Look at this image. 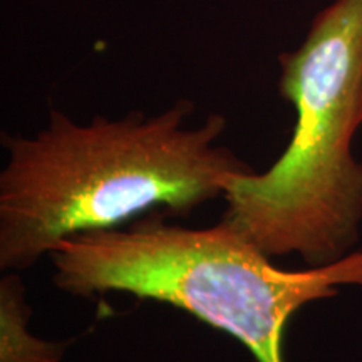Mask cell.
I'll return each mask as SVG.
<instances>
[{
    "mask_svg": "<svg viewBox=\"0 0 362 362\" xmlns=\"http://www.w3.org/2000/svg\"><path fill=\"white\" fill-rule=\"evenodd\" d=\"M193 111L180 99L153 116L131 111L78 123L52 110L34 136L4 133L0 270L21 274L74 235L151 211L188 216L225 197L232 176L255 171L220 143L225 116L188 126Z\"/></svg>",
    "mask_w": 362,
    "mask_h": 362,
    "instance_id": "1",
    "label": "cell"
},
{
    "mask_svg": "<svg viewBox=\"0 0 362 362\" xmlns=\"http://www.w3.org/2000/svg\"><path fill=\"white\" fill-rule=\"evenodd\" d=\"M151 211L129 223L64 240L49 259L59 291L93 298L129 293L188 312L237 339L257 362H284L291 317L342 285H362V248L309 270H282L221 220L188 228Z\"/></svg>",
    "mask_w": 362,
    "mask_h": 362,
    "instance_id": "2",
    "label": "cell"
},
{
    "mask_svg": "<svg viewBox=\"0 0 362 362\" xmlns=\"http://www.w3.org/2000/svg\"><path fill=\"white\" fill-rule=\"evenodd\" d=\"M280 94L297 121L291 143L264 173L226 181L223 220L270 257L309 267L354 252L362 225V0H334L300 47L279 57Z\"/></svg>",
    "mask_w": 362,
    "mask_h": 362,
    "instance_id": "3",
    "label": "cell"
},
{
    "mask_svg": "<svg viewBox=\"0 0 362 362\" xmlns=\"http://www.w3.org/2000/svg\"><path fill=\"white\" fill-rule=\"evenodd\" d=\"M33 315L19 272L0 280V362H59L71 341H47L29 330Z\"/></svg>",
    "mask_w": 362,
    "mask_h": 362,
    "instance_id": "4",
    "label": "cell"
}]
</instances>
